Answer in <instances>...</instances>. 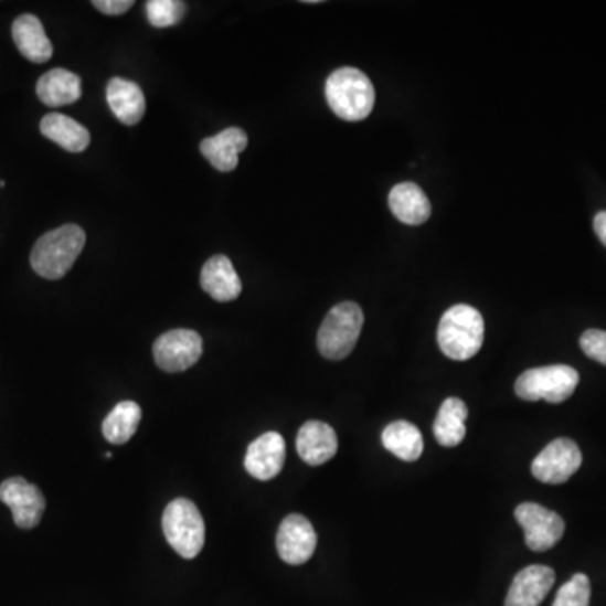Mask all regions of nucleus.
<instances>
[{
  "label": "nucleus",
  "mask_w": 606,
  "mask_h": 606,
  "mask_svg": "<svg viewBox=\"0 0 606 606\" xmlns=\"http://www.w3.org/2000/svg\"><path fill=\"white\" fill-rule=\"evenodd\" d=\"M107 99L115 117L124 125H137L146 114V96L142 88L128 79H110Z\"/></svg>",
  "instance_id": "nucleus-19"
},
{
  "label": "nucleus",
  "mask_w": 606,
  "mask_h": 606,
  "mask_svg": "<svg viewBox=\"0 0 606 606\" xmlns=\"http://www.w3.org/2000/svg\"><path fill=\"white\" fill-rule=\"evenodd\" d=\"M364 326V313L354 301L332 307L317 336L320 354L330 361H342L354 351Z\"/></svg>",
  "instance_id": "nucleus-4"
},
{
  "label": "nucleus",
  "mask_w": 606,
  "mask_h": 606,
  "mask_svg": "<svg viewBox=\"0 0 606 606\" xmlns=\"http://www.w3.org/2000/svg\"><path fill=\"white\" fill-rule=\"evenodd\" d=\"M339 442L332 426L322 422H307L298 429L297 451L301 460L312 467L326 464L336 457Z\"/></svg>",
  "instance_id": "nucleus-14"
},
{
  "label": "nucleus",
  "mask_w": 606,
  "mask_h": 606,
  "mask_svg": "<svg viewBox=\"0 0 606 606\" xmlns=\"http://www.w3.org/2000/svg\"><path fill=\"white\" fill-rule=\"evenodd\" d=\"M390 208L401 223L419 226L432 216V204L415 182H401L390 192Z\"/></svg>",
  "instance_id": "nucleus-18"
},
{
  "label": "nucleus",
  "mask_w": 606,
  "mask_h": 606,
  "mask_svg": "<svg viewBox=\"0 0 606 606\" xmlns=\"http://www.w3.org/2000/svg\"><path fill=\"white\" fill-rule=\"evenodd\" d=\"M467 418L468 408L464 401L458 397L445 400L433 423L436 442L448 448L460 445L467 435V426H465Z\"/></svg>",
  "instance_id": "nucleus-22"
},
{
  "label": "nucleus",
  "mask_w": 606,
  "mask_h": 606,
  "mask_svg": "<svg viewBox=\"0 0 606 606\" xmlns=\"http://www.w3.org/2000/svg\"><path fill=\"white\" fill-rule=\"evenodd\" d=\"M556 582L553 567L532 564L515 575L506 606H539Z\"/></svg>",
  "instance_id": "nucleus-13"
},
{
  "label": "nucleus",
  "mask_w": 606,
  "mask_h": 606,
  "mask_svg": "<svg viewBox=\"0 0 606 606\" xmlns=\"http://www.w3.org/2000/svg\"><path fill=\"white\" fill-rule=\"evenodd\" d=\"M12 40L19 53L31 63H46L53 57V44L46 36L43 22L36 15H19L12 24Z\"/></svg>",
  "instance_id": "nucleus-17"
},
{
  "label": "nucleus",
  "mask_w": 606,
  "mask_h": 606,
  "mask_svg": "<svg viewBox=\"0 0 606 606\" xmlns=\"http://www.w3.org/2000/svg\"><path fill=\"white\" fill-rule=\"evenodd\" d=\"M38 96L47 107H64L82 98V79L75 73L56 67L41 76L36 86Z\"/></svg>",
  "instance_id": "nucleus-20"
},
{
  "label": "nucleus",
  "mask_w": 606,
  "mask_h": 606,
  "mask_svg": "<svg viewBox=\"0 0 606 606\" xmlns=\"http://www.w3.org/2000/svg\"><path fill=\"white\" fill-rule=\"evenodd\" d=\"M515 521L524 529V541L529 550L535 553L551 550L563 538V518L557 512L534 502H524L515 508Z\"/></svg>",
  "instance_id": "nucleus-7"
},
{
  "label": "nucleus",
  "mask_w": 606,
  "mask_h": 606,
  "mask_svg": "<svg viewBox=\"0 0 606 606\" xmlns=\"http://www.w3.org/2000/svg\"><path fill=\"white\" fill-rule=\"evenodd\" d=\"M438 345L448 359L468 361L482 349L486 337V323L482 313L476 307H450L442 317L438 326Z\"/></svg>",
  "instance_id": "nucleus-2"
},
{
  "label": "nucleus",
  "mask_w": 606,
  "mask_h": 606,
  "mask_svg": "<svg viewBox=\"0 0 606 606\" xmlns=\"http://www.w3.org/2000/svg\"><path fill=\"white\" fill-rule=\"evenodd\" d=\"M589 598H592V583L588 576L578 573L561 586L553 606H589Z\"/></svg>",
  "instance_id": "nucleus-26"
},
{
  "label": "nucleus",
  "mask_w": 606,
  "mask_h": 606,
  "mask_svg": "<svg viewBox=\"0 0 606 606\" xmlns=\"http://www.w3.org/2000/svg\"><path fill=\"white\" fill-rule=\"evenodd\" d=\"M142 419V410L135 401H121L104 422V436L111 445H125L135 435Z\"/></svg>",
  "instance_id": "nucleus-24"
},
{
  "label": "nucleus",
  "mask_w": 606,
  "mask_h": 606,
  "mask_svg": "<svg viewBox=\"0 0 606 606\" xmlns=\"http://www.w3.org/2000/svg\"><path fill=\"white\" fill-rule=\"evenodd\" d=\"M202 355V339L195 330L174 329L162 333L153 344V359L166 373H182Z\"/></svg>",
  "instance_id": "nucleus-8"
},
{
  "label": "nucleus",
  "mask_w": 606,
  "mask_h": 606,
  "mask_svg": "<svg viewBox=\"0 0 606 606\" xmlns=\"http://www.w3.org/2000/svg\"><path fill=\"white\" fill-rule=\"evenodd\" d=\"M85 243V231L78 224H64L50 231L32 248V269L46 280H60L75 265Z\"/></svg>",
  "instance_id": "nucleus-1"
},
{
  "label": "nucleus",
  "mask_w": 606,
  "mask_h": 606,
  "mask_svg": "<svg viewBox=\"0 0 606 606\" xmlns=\"http://www.w3.org/2000/svg\"><path fill=\"white\" fill-rule=\"evenodd\" d=\"M285 464V440L277 432L263 433L246 450L245 468L256 480L275 479Z\"/></svg>",
  "instance_id": "nucleus-12"
},
{
  "label": "nucleus",
  "mask_w": 606,
  "mask_h": 606,
  "mask_svg": "<svg viewBox=\"0 0 606 606\" xmlns=\"http://www.w3.org/2000/svg\"><path fill=\"white\" fill-rule=\"evenodd\" d=\"M383 445L394 457L404 461H416L423 454L422 432L413 423L393 422L384 428Z\"/></svg>",
  "instance_id": "nucleus-23"
},
{
  "label": "nucleus",
  "mask_w": 606,
  "mask_h": 606,
  "mask_svg": "<svg viewBox=\"0 0 606 606\" xmlns=\"http://www.w3.org/2000/svg\"><path fill=\"white\" fill-rule=\"evenodd\" d=\"M41 134L51 142L73 153L83 152L92 142L89 131L82 124L61 114L46 115L41 120Z\"/></svg>",
  "instance_id": "nucleus-21"
},
{
  "label": "nucleus",
  "mask_w": 606,
  "mask_h": 606,
  "mask_svg": "<svg viewBox=\"0 0 606 606\" xmlns=\"http://www.w3.org/2000/svg\"><path fill=\"white\" fill-rule=\"evenodd\" d=\"M248 146V135L242 128L231 127L214 137L202 140L201 153L220 172H231L238 166L240 153Z\"/></svg>",
  "instance_id": "nucleus-16"
},
{
  "label": "nucleus",
  "mask_w": 606,
  "mask_h": 606,
  "mask_svg": "<svg viewBox=\"0 0 606 606\" xmlns=\"http://www.w3.org/2000/svg\"><path fill=\"white\" fill-rule=\"evenodd\" d=\"M201 287L216 301H233L242 295V278L227 256L216 255L202 266Z\"/></svg>",
  "instance_id": "nucleus-15"
},
{
  "label": "nucleus",
  "mask_w": 606,
  "mask_h": 606,
  "mask_svg": "<svg viewBox=\"0 0 606 606\" xmlns=\"http://www.w3.org/2000/svg\"><path fill=\"white\" fill-rule=\"evenodd\" d=\"M583 464L582 450L570 438H557L551 442L532 461V476L543 483L567 482L575 476Z\"/></svg>",
  "instance_id": "nucleus-9"
},
{
  "label": "nucleus",
  "mask_w": 606,
  "mask_h": 606,
  "mask_svg": "<svg viewBox=\"0 0 606 606\" xmlns=\"http://www.w3.org/2000/svg\"><path fill=\"white\" fill-rule=\"evenodd\" d=\"M162 529L167 543L184 560H194L204 547L206 528L192 500H172L163 511Z\"/></svg>",
  "instance_id": "nucleus-5"
},
{
  "label": "nucleus",
  "mask_w": 606,
  "mask_h": 606,
  "mask_svg": "<svg viewBox=\"0 0 606 606\" xmlns=\"http://www.w3.org/2000/svg\"><path fill=\"white\" fill-rule=\"evenodd\" d=\"M593 227H595L596 236H598L599 242L606 246V211L596 214L595 221H593Z\"/></svg>",
  "instance_id": "nucleus-29"
},
{
  "label": "nucleus",
  "mask_w": 606,
  "mask_h": 606,
  "mask_svg": "<svg viewBox=\"0 0 606 606\" xmlns=\"http://www.w3.org/2000/svg\"><path fill=\"white\" fill-rule=\"evenodd\" d=\"M583 352L593 361L606 365V332L605 330L589 329L580 339Z\"/></svg>",
  "instance_id": "nucleus-27"
},
{
  "label": "nucleus",
  "mask_w": 606,
  "mask_h": 606,
  "mask_svg": "<svg viewBox=\"0 0 606 606\" xmlns=\"http://www.w3.org/2000/svg\"><path fill=\"white\" fill-rule=\"evenodd\" d=\"M330 110L348 121H361L373 111L376 102L373 82L355 67H341L326 83Z\"/></svg>",
  "instance_id": "nucleus-3"
},
{
  "label": "nucleus",
  "mask_w": 606,
  "mask_h": 606,
  "mask_svg": "<svg viewBox=\"0 0 606 606\" xmlns=\"http://www.w3.org/2000/svg\"><path fill=\"white\" fill-rule=\"evenodd\" d=\"M316 529L309 519L290 514L281 521L277 534V551L281 561L291 566L307 563L316 553Z\"/></svg>",
  "instance_id": "nucleus-11"
},
{
  "label": "nucleus",
  "mask_w": 606,
  "mask_h": 606,
  "mask_svg": "<svg viewBox=\"0 0 606 606\" xmlns=\"http://www.w3.org/2000/svg\"><path fill=\"white\" fill-rule=\"evenodd\" d=\"M0 500L11 509L15 525L21 529L36 528L46 509V499L40 487L32 486L22 477L2 482Z\"/></svg>",
  "instance_id": "nucleus-10"
},
{
  "label": "nucleus",
  "mask_w": 606,
  "mask_h": 606,
  "mask_svg": "<svg viewBox=\"0 0 606 606\" xmlns=\"http://www.w3.org/2000/svg\"><path fill=\"white\" fill-rule=\"evenodd\" d=\"M580 384L575 368L566 364L544 365L529 369L515 381V394L524 401L544 400L547 403H563L570 400Z\"/></svg>",
  "instance_id": "nucleus-6"
},
{
  "label": "nucleus",
  "mask_w": 606,
  "mask_h": 606,
  "mask_svg": "<svg viewBox=\"0 0 606 606\" xmlns=\"http://www.w3.org/2000/svg\"><path fill=\"white\" fill-rule=\"evenodd\" d=\"M93 6L104 14L120 15L127 12L134 6V2L131 0H95Z\"/></svg>",
  "instance_id": "nucleus-28"
},
{
  "label": "nucleus",
  "mask_w": 606,
  "mask_h": 606,
  "mask_svg": "<svg viewBox=\"0 0 606 606\" xmlns=\"http://www.w3.org/2000/svg\"><path fill=\"white\" fill-rule=\"evenodd\" d=\"M146 12L153 28H171L184 18L185 4L181 0H149Z\"/></svg>",
  "instance_id": "nucleus-25"
}]
</instances>
